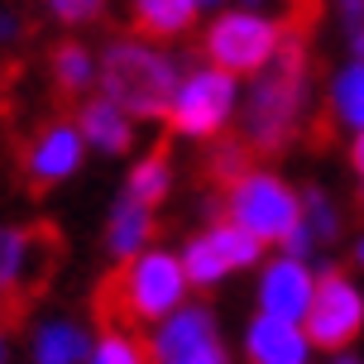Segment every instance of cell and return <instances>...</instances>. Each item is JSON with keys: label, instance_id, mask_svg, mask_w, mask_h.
<instances>
[{"label": "cell", "instance_id": "cell-18", "mask_svg": "<svg viewBox=\"0 0 364 364\" xmlns=\"http://www.w3.org/2000/svg\"><path fill=\"white\" fill-rule=\"evenodd\" d=\"M326 120H336L350 134L364 129V58L360 53L326 77Z\"/></svg>", "mask_w": 364, "mask_h": 364}, {"label": "cell", "instance_id": "cell-13", "mask_svg": "<svg viewBox=\"0 0 364 364\" xmlns=\"http://www.w3.org/2000/svg\"><path fill=\"white\" fill-rule=\"evenodd\" d=\"M316 346L302 321L292 316H273V311H255L245 326V360L250 364H311Z\"/></svg>", "mask_w": 364, "mask_h": 364}, {"label": "cell", "instance_id": "cell-3", "mask_svg": "<svg viewBox=\"0 0 364 364\" xmlns=\"http://www.w3.org/2000/svg\"><path fill=\"white\" fill-rule=\"evenodd\" d=\"M178 82H182L178 58L144 34L110 38L96 53V91L110 96L134 120H164Z\"/></svg>", "mask_w": 364, "mask_h": 364}, {"label": "cell", "instance_id": "cell-27", "mask_svg": "<svg viewBox=\"0 0 364 364\" xmlns=\"http://www.w3.org/2000/svg\"><path fill=\"white\" fill-rule=\"evenodd\" d=\"M15 34H19V29H15V15H10V10H0V43H10Z\"/></svg>", "mask_w": 364, "mask_h": 364}, {"label": "cell", "instance_id": "cell-22", "mask_svg": "<svg viewBox=\"0 0 364 364\" xmlns=\"http://www.w3.org/2000/svg\"><path fill=\"white\" fill-rule=\"evenodd\" d=\"M87 364H149V355L129 331H106V336L91 346Z\"/></svg>", "mask_w": 364, "mask_h": 364}, {"label": "cell", "instance_id": "cell-10", "mask_svg": "<svg viewBox=\"0 0 364 364\" xmlns=\"http://www.w3.org/2000/svg\"><path fill=\"white\" fill-rule=\"evenodd\" d=\"M149 364H230L225 341L216 331V316L206 307L182 302L173 316L159 321L154 341H149Z\"/></svg>", "mask_w": 364, "mask_h": 364}, {"label": "cell", "instance_id": "cell-25", "mask_svg": "<svg viewBox=\"0 0 364 364\" xmlns=\"http://www.w3.org/2000/svg\"><path fill=\"white\" fill-rule=\"evenodd\" d=\"M350 168H355V178L364 187V129H355V139H350Z\"/></svg>", "mask_w": 364, "mask_h": 364}, {"label": "cell", "instance_id": "cell-1", "mask_svg": "<svg viewBox=\"0 0 364 364\" xmlns=\"http://www.w3.org/2000/svg\"><path fill=\"white\" fill-rule=\"evenodd\" d=\"M311 115V73H307V48L297 34L283 43L264 73L250 77V91H240V139L250 154H278L288 149Z\"/></svg>", "mask_w": 364, "mask_h": 364}, {"label": "cell", "instance_id": "cell-28", "mask_svg": "<svg viewBox=\"0 0 364 364\" xmlns=\"http://www.w3.org/2000/svg\"><path fill=\"white\" fill-rule=\"evenodd\" d=\"M350 43H355V53L364 58V19H360V24H355V29H350Z\"/></svg>", "mask_w": 364, "mask_h": 364}, {"label": "cell", "instance_id": "cell-7", "mask_svg": "<svg viewBox=\"0 0 364 364\" xmlns=\"http://www.w3.org/2000/svg\"><path fill=\"white\" fill-rule=\"evenodd\" d=\"M63 255L53 225H0V316H19Z\"/></svg>", "mask_w": 364, "mask_h": 364}, {"label": "cell", "instance_id": "cell-6", "mask_svg": "<svg viewBox=\"0 0 364 364\" xmlns=\"http://www.w3.org/2000/svg\"><path fill=\"white\" fill-rule=\"evenodd\" d=\"M235 115H240V77H230V73H220V68L206 63V68L182 73L164 125H168V139L211 144V139H220L230 129Z\"/></svg>", "mask_w": 364, "mask_h": 364}, {"label": "cell", "instance_id": "cell-24", "mask_svg": "<svg viewBox=\"0 0 364 364\" xmlns=\"http://www.w3.org/2000/svg\"><path fill=\"white\" fill-rule=\"evenodd\" d=\"M245 5H264V10H283V15H288L292 24H307V19H297V5H302L307 15H316V0H245Z\"/></svg>", "mask_w": 364, "mask_h": 364}, {"label": "cell", "instance_id": "cell-11", "mask_svg": "<svg viewBox=\"0 0 364 364\" xmlns=\"http://www.w3.org/2000/svg\"><path fill=\"white\" fill-rule=\"evenodd\" d=\"M82 159H87V139H82L77 120H48V125H38V134L24 149V182L38 192L58 187L82 168Z\"/></svg>", "mask_w": 364, "mask_h": 364}, {"label": "cell", "instance_id": "cell-12", "mask_svg": "<svg viewBox=\"0 0 364 364\" xmlns=\"http://www.w3.org/2000/svg\"><path fill=\"white\" fill-rule=\"evenodd\" d=\"M311 292H316V269L307 264V255H288L283 250L278 259H269L259 269V311L302 321Z\"/></svg>", "mask_w": 364, "mask_h": 364}, {"label": "cell", "instance_id": "cell-23", "mask_svg": "<svg viewBox=\"0 0 364 364\" xmlns=\"http://www.w3.org/2000/svg\"><path fill=\"white\" fill-rule=\"evenodd\" d=\"M43 5H48V15H53L58 24H68V29H82L91 19H101V10H106V0H43Z\"/></svg>", "mask_w": 364, "mask_h": 364}, {"label": "cell", "instance_id": "cell-30", "mask_svg": "<svg viewBox=\"0 0 364 364\" xmlns=\"http://www.w3.org/2000/svg\"><path fill=\"white\" fill-rule=\"evenodd\" d=\"M331 364H360V360H355V355H346V350H336V360H331Z\"/></svg>", "mask_w": 364, "mask_h": 364}, {"label": "cell", "instance_id": "cell-8", "mask_svg": "<svg viewBox=\"0 0 364 364\" xmlns=\"http://www.w3.org/2000/svg\"><path fill=\"white\" fill-rule=\"evenodd\" d=\"M264 240L250 235L240 220H211L206 230L182 245V269L192 278V288H220L225 278H235L245 269H259V259H264Z\"/></svg>", "mask_w": 364, "mask_h": 364}, {"label": "cell", "instance_id": "cell-32", "mask_svg": "<svg viewBox=\"0 0 364 364\" xmlns=\"http://www.w3.org/2000/svg\"><path fill=\"white\" fill-rule=\"evenodd\" d=\"M220 5H225V0H201V10H220Z\"/></svg>", "mask_w": 364, "mask_h": 364}, {"label": "cell", "instance_id": "cell-9", "mask_svg": "<svg viewBox=\"0 0 364 364\" xmlns=\"http://www.w3.org/2000/svg\"><path fill=\"white\" fill-rule=\"evenodd\" d=\"M302 326H307L311 346L326 350V355L350 350L364 336V292H360V283H355L346 269L316 273V292H311V302H307Z\"/></svg>", "mask_w": 364, "mask_h": 364}, {"label": "cell", "instance_id": "cell-14", "mask_svg": "<svg viewBox=\"0 0 364 364\" xmlns=\"http://www.w3.org/2000/svg\"><path fill=\"white\" fill-rule=\"evenodd\" d=\"M77 129H82L87 149H101V154H129L134 149V115H125L101 91L77 106Z\"/></svg>", "mask_w": 364, "mask_h": 364}, {"label": "cell", "instance_id": "cell-21", "mask_svg": "<svg viewBox=\"0 0 364 364\" xmlns=\"http://www.w3.org/2000/svg\"><path fill=\"white\" fill-rule=\"evenodd\" d=\"M341 225H346V216H341V206L331 201V192H321V187H307V192H302V230H307L311 250L336 245Z\"/></svg>", "mask_w": 364, "mask_h": 364}, {"label": "cell", "instance_id": "cell-15", "mask_svg": "<svg viewBox=\"0 0 364 364\" xmlns=\"http://www.w3.org/2000/svg\"><path fill=\"white\" fill-rule=\"evenodd\" d=\"M201 19V0H129V29L154 38V43H173L187 38Z\"/></svg>", "mask_w": 364, "mask_h": 364}, {"label": "cell", "instance_id": "cell-26", "mask_svg": "<svg viewBox=\"0 0 364 364\" xmlns=\"http://www.w3.org/2000/svg\"><path fill=\"white\" fill-rule=\"evenodd\" d=\"M336 5H341V15H346L350 24H360V19H364V0H336Z\"/></svg>", "mask_w": 364, "mask_h": 364}, {"label": "cell", "instance_id": "cell-31", "mask_svg": "<svg viewBox=\"0 0 364 364\" xmlns=\"http://www.w3.org/2000/svg\"><path fill=\"white\" fill-rule=\"evenodd\" d=\"M355 264H360V269H364V235L355 240Z\"/></svg>", "mask_w": 364, "mask_h": 364}, {"label": "cell", "instance_id": "cell-29", "mask_svg": "<svg viewBox=\"0 0 364 364\" xmlns=\"http://www.w3.org/2000/svg\"><path fill=\"white\" fill-rule=\"evenodd\" d=\"M10 360V341H5V326H0V364Z\"/></svg>", "mask_w": 364, "mask_h": 364}, {"label": "cell", "instance_id": "cell-20", "mask_svg": "<svg viewBox=\"0 0 364 364\" xmlns=\"http://www.w3.org/2000/svg\"><path fill=\"white\" fill-rule=\"evenodd\" d=\"M168 192H173V159H168V144H159L154 154H144L139 164L129 168V178H125V197L134 201H144V206H164Z\"/></svg>", "mask_w": 364, "mask_h": 364}, {"label": "cell", "instance_id": "cell-33", "mask_svg": "<svg viewBox=\"0 0 364 364\" xmlns=\"http://www.w3.org/2000/svg\"><path fill=\"white\" fill-rule=\"evenodd\" d=\"M360 201H364V187H360Z\"/></svg>", "mask_w": 364, "mask_h": 364}, {"label": "cell", "instance_id": "cell-2", "mask_svg": "<svg viewBox=\"0 0 364 364\" xmlns=\"http://www.w3.org/2000/svg\"><path fill=\"white\" fill-rule=\"evenodd\" d=\"M192 278L182 269V255L173 250H139V255L120 259V269L101 283L96 297V316L106 331H134V326H159L164 316L187 302Z\"/></svg>", "mask_w": 364, "mask_h": 364}, {"label": "cell", "instance_id": "cell-17", "mask_svg": "<svg viewBox=\"0 0 364 364\" xmlns=\"http://www.w3.org/2000/svg\"><path fill=\"white\" fill-rule=\"evenodd\" d=\"M154 230H159V220H154V206L134 197H120L115 201V211H110V225H106V250L115 259H129L149 250L154 245Z\"/></svg>", "mask_w": 364, "mask_h": 364}, {"label": "cell", "instance_id": "cell-4", "mask_svg": "<svg viewBox=\"0 0 364 364\" xmlns=\"http://www.w3.org/2000/svg\"><path fill=\"white\" fill-rule=\"evenodd\" d=\"M288 38H292V19L278 15V10H264V5L225 10L220 5L201 29V58L230 77H255L283 53Z\"/></svg>", "mask_w": 364, "mask_h": 364}, {"label": "cell", "instance_id": "cell-5", "mask_svg": "<svg viewBox=\"0 0 364 364\" xmlns=\"http://www.w3.org/2000/svg\"><path fill=\"white\" fill-rule=\"evenodd\" d=\"M225 216L240 220L250 235H259L264 245L288 250L292 235L302 230V192L288 187L273 168H240L235 178L225 182Z\"/></svg>", "mask_w": 364, "mask_h": 364}, {"label": "cell", "instance_id": "cell-16", "mask_svg": "<svg viewBox=\"0 0 364 364\" xmlns=\"http://www.w3.org/2000/svg\"><path fill=\"white\" fill-rule=\"evenodd\" d=\"M91 346H96V341L87 336L82 321H73V316H53V321H43V326L34 331L29 355H34V364H87Z\"/></svg>", "mask_w": 364, "mask_h": 364}, {"label": "cell", "instance_id": "cell-19", "mask_svg": "<svg viewBox=\"0 0 364 364\" xmlns=\"http://www.w3.org/2000/svg\"><path fill=\"white\" fill-rule=\"evenodd\" d=\"M48 77H53L58 96H87L96 87V53L77 38H63L48 53Z\"/></svg>", "mask_w": 364, "mask_h": 364}]
</instances>
